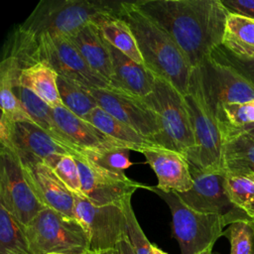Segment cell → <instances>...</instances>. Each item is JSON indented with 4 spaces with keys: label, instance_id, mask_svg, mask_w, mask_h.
I'll list each match as a JSON object with an SVG mask.
<instances>
[{
    "label": "cell",
    "instance_id": "6da1fadb",
    "mask_svg": "<svg viewBox=\"0 0 254 254\" xmlns=\"http://www.w3.org/2000/svg\"><path fill=\"white\" fill-rule=\"evenodd\" d=\"M134 3L171 35L192 68L222 44L229 13L221 0H138Z\"/></svg>",
    "mask_w": 254,
    "mask_h": 254
},
{
    "label": "cell",
    "instance_id": "7a4b0ae2",
    "mask_svg": "<svg viewBox=\"0 0 254 254\" xmlns=\"http://www.w3.org/2000/svg\"><path fill=\"white\" fill-rule=\"evenodd\" d=\"M125 1L42 0L13 33L10 46L32 43L44 36H70L107 17H121Z\"/></svg>",
    "mask_w": 254,
    "mask_h": 254
},
{
    "label": "cell",
    "instance_id": "3957f363",
    "mask_svg": "<svg viewBox=\"0 0 254 254\" xmlns=\"http://www.w3.org/2000/svg\"><path fill=\"white\" fill-rule=\"evenodd\" d=\"M121 18L135 36L144 65L185 96L190 89L193 68L171 35L140 10L134 1H125Z\"/></svg>",
    "mask_w": 254,
    "mask_h": 254
},
{
    "label": "cell",
    "instance_id": "277c9868",
    "mask_svg": "<svg viewBox=\"0 0 254 254\" xmlns=\"http://www.w3.org/2000/svg\"><path fill=\"white\" fill-rule=\"evenodd\" d=\"M4 57L15 58L21 68L44 61L59 75L88 88H111L107 79L90 68L66 36H44L29 44L10 46L8 54Z\"/></svg>",
    "mask_w": 254,
    "mask_h": 254
},
{
    "label": "cell",
    "instance_id": "5b68a950",
    "mask_svg": "<svg viewBox=\"0 0 254 254\" xmlns=\"http://www.w3.org/2000/svg\"><path fill=\"white\" fill-rule=\"evenodd\" d=\"M185 102L190 116L194 145L187 155L190 166L201 171L222 169L223 141L213 110L206 101L193 68Z\"/></svg>",
    "mask_w": 254,
    "mask_h": 254
},
{
    "label": "cell",
    "instance_id": "8992f818",
    "mask_svg": "<svg viewBox=\"0 0 254 254\" xmlns=\"http://www.w3.org/2000/svg\"><path fill=\"white\" fill-rule=\"evenodd\" d=\"M145 100L157 119L159 134L155 144L177 151L187 158L194 141L185 96L170 82L157 76L154 89Z\"/></svg>",
    "mask_w": 254,
    "mask_h": 254
},
{
    "label": "cell",
    "instance_id": "52a82bcc",
    "mask_svg": "<svg viewBox=\"0 0 254 254\" xmlns=\"http://www.w3.org/2000/svg\"><path fill=\"white\" fill-rule=\"evenodd\" d=\"M145 189L158 194L170 207L172 213V228L178 240L181 254H199L214 245L223 235L227 220L212 213H202L189 207L174 191H163L156 187Z\"/></svg>",
    "mask_w": 254,
    "mask_h": 254
},
{
    "label": "cell",
    "instance_id": "ba28073f",
    "mask_svg": "<svg viewBox=\"0 0 254 254\" xmlns=\"http://www.w3.org/2000/svg\"><path fill=\"white\" fill-rule=\"evenodd\" d=\"M33 254H84L89 251V239L81 223L46 207L25 225Z\"/></svg>",
    "mask_w": 254,
    "mask_h": 254
},
{
    "label": "cell",
    "instance_id": "9c48e42d",
    "mask_svg": "<svg viewBox=\"0 0 254 254\" xmlns=\"http://www.w3.org/2000/svg\"><path fill=\"white\" fill-rule=\"evenodd\" d=\"M0 142L1 147L13 152L22 164L42 162L53 169L64 155L77 154L34 122H15L3 114L0 118Z\"/></svg>",
    "mask_w": 254,
    "mask_h": 254
},
{
    "label": "cell",
    "instance_id": "30bf717a",
    "mask_svg": "<svg viewBox=\"0 0 254 254\" xmlns=\"http://www.w3.org/2000/svg\"><path fill=\"white\" fill-rule=\"evenodd\" d=\"M75 218L89 239V251L101 253L128 237L127 222L121 202L98 206L83 194H73Z\"/></svg>",
    "mask_w": 254,
    "mask_h": 254
},
{
    "label": "cell",
    "instance_id": "8fae6325",
    "mask_svg": "<svg viewBox=\"0 0 254 254\" xmlns=\"http://www.w3.org/2000/svg\"><path fill=\"white\" fill-rule=\"evenodd\" d=\"M0 205L24 226L46 208L35 194L19 159L4 147L0 150Z\"/></svg>",
    "mask_w": 254,
    "mask_h": 254
},
{
    "label": "cell",
    "instance_id": "7c38bea8",
    "mask_svg": "<svg viewBox=\"0 0 254 254\" xmlns=\"http://www.w3.org/2000/svg\"><path fill=\"white\" fill-rule=\"evenodd\" d=\"M190 173L192 187L185 192L178 193L189 207L202 213L219 214L227 220L228 225L240 219L251 218L229 199L225 190L223 170L201 171L190 166Z\"/></svg>",
    "mask_w": 254,
    "mask_h": 254
},
{
    "label": "cell",
    "instance_id": "4fadbf2b",
    "mask_svg": "<svg viewBox=\"0 0 254 254\" xmlns=\"http://www.w3.org/2000/svg\"><path fill=\"white\" fill-rule=\"evenodd\" d=\"M194 69L204 97L213 112L220 104L254 99V86L232 67L217 61L211 55Z\"/></svg>",
    "mask_w": 254,
    "mask_h": 254
},
{
    "label": "cell",
    "instance_id": "5bb4252c",
    "mask_svg": "<svg viewBox=\"0 0 254 254\" xmlns=\"http://www.w3.org/2000/svg\"><path fill=\"white\" fill-rule=\"evenodd\" d=\"M99 107L155 144L159 134L156 115L145 98L113 88H89Z\"/></svg>",
    "mask_w": 254,
    "mask_h": 254
},
{
    "label": "cell",
    "instance_id": "9a60e30c",
    "mask_svg": "<svg viewBox=\"0 0 254 254\" xmlns=\"http://www.w3.org/2000/svg\"><path fill=\"white\" fill-rule=\"evenodd\" d=\"M73 156L79 171L82 194L94 205L120 203L124 198L132 196L137 189L146 187L129 179L126 175H117L102 170L80 154Z\"/></svg>",
    "mask_w": 254,
    "mask_h": 254
},
{
    "label": "cell",
    "instance_id": "2e32d148",
    "mask_svg": "<svg viewBox=\"0 0 254 254\" xmlns=\"http://www.w3.org/2000/svg\"><path fill=\"white\" fill-rule=\"evenodd\" d=\"M138 152L144 155L155 172L157 189L181 193L192 187L190 165L185 155L156 144L144 146Z\"/></svg>",
    "mask_w": 254,
    "mask_h": 254
},
{
    "label": "cell",
    "instance_id": "e0dca14e",
    "mask_svg": "<svg viewBox=\"0 0 254 254\" xmlns=\"http://www.w3.org/2000/svg\"><path fill=\"white\" fill-rule=\"evenodd\" d=\"M22 167L35 194L45 207L75 218L74 196L52 167L42 162L22 164Z\"/></svg>",
    "mask_w": 254,
    "mask_h": 254
},
{
    "label": "cell",
    "instance_id": "ac0fdd59",
    "mask_svg": "<svg viewBox=\"0 0 254 254\" xmlns=\"http://www.w3.org/2000/svg\"><path fill=\"white\" fill-rule=\"evenodd\" d=\"M53 112L60 131L70 147L78 154L114 147H126L102 133L87 120L73 114L64 106L53 108Z\"/></svg>",
    "mask_w": 254,
    "mask_h": 254
},
{
    "label": "cell",
    "instance_id": "d6986e66",
    "mask_svg": "<svg viewBox=\"0 0 254 254\" xmlns=\"http://www.w3.org/2000/svg\"><path fill=\"white\" fill-rule=\"evenodd\" d=\"M108 48L112 63L111 88L143 98L148 96L154 89L157 76L109 44Z\"/></svg>",
    "mask_w": 254,
    "mask_h": 254
},
{
    "label": "cell",
    "instance_id": "ffe728a7",
    "mask_svg": "<svg viewBox=\"0 0 254 254\" xmlns=\"http://www.w3.org/2000/svg\"><path fill=\"white\" fill-rule=\"evenodd\" d=\"M76 47L85 63L110 83L112 63L108 44L95 23L88 24L70 36H66Z\"/></svg>",
    "mask_w": 254,
    "mask_h": 254
},
{
    "label": "cell",
    "instance_id": "44dd1931",
    "mask_svg": "<svg viewBox=\"0 0 254 254\" xmlns=\"http://www.w3.org/2000/svg\"><path fill=\"white\" fill-rule=\"evenodd\" d=\"M58 77V72L48 63L41 61L21 68L19 84L32 91L52 108H56L63 106Z\"/></svg>",
    "mask_w": 254,
    "mask_h": 254
},
{
    "label": "cell",
    "instance_id": "7402d4cb",
    "mask_svg": "<svg viewBox=\"0 0 254 254\" xmlns=\"http://www.w3.org/2000/svg\"><path fill=\"white\" fill-rule=\"evenodd\" d=\"M222 169L254 181V138L237 134L223 139Z\"/></svg>",
    "mask_w": 254,
    "mask_h": 254
},
{
    "label": "cell",
    "instance_id": "603a6c76",
    "mask_svg": "<svg viewBox=\"0 0 254 254\" xmlns=\"http://www.w3.org/2000/svg\"><path fill=\"white\" fill-rule=\"evenodd\" d=\"M21 67L13 57H4L0 64V97L3 115L15 122L32 121L15 93Z\"/></svg>",
    "mask_w": 254,
    "mask_h": 254
},
{
    "label": "cell",
    "instance_id": "cb8c5ba5",
    "mask_svg": "<svg viewBox=\"0 0 254 254\" xmlns=\"http://www.w3.org/2000/svg\"><path fill=\"white\" fill-rule=\"evenodd\" d=\"M83 119L87 120L105 135L120 142L132 151L138 152L142 147L153 144L132 127L112 116L99 106L93 109Z\"/></svg>",
    "mask_w": 254,
    "mask_h": 254
},
{
    "label": "cell",
    "instance_id": "d4e9b609",
    "mask_svg": "<svg viewBox=\"0 0 254 254\" xmlns=\"http://www.w3.org/2000/svg\"><path fill=\"white\" fill-rule=\"evenodd\" d=\"M105 41L134 62L144 64L135 36L121 17H107L95 23Z\"/></svg>",
    "mask_w": 254,
    "mask_h": 254
},
{
    "label": "cell",
    "instance_id": "484cf974",
    "mask_svg": "<svg viewBox=\"0 0 254 254\" xmlns=\"http://www.w3.org/2000/svg\"><path fill=\"white\" fill-rule=\"evenodd\" d=\"M14 90H15L16 95L20 99L23 107L25 108L27 114L31 118L32 122H34L39 127H41L43 130H45L46 132L51 134L62 144H64L67 148L74 151L70 147V145L66 142L64 135L60 131V129L56 123L55 117H54L53 108L51 106H49L41 98H39L37 95H35L32 91L21 86L19 84V82L14 85Z\"/></svg>",
    "mask_w": 254,
    "mask_h": 254
},
{
    "label": "cell",
    "instance_id": "4316f807",
    "mask_svg": "<svg viewBox=\"0 0 254 254\" xmlns=\"http://www.w3.org/2000/svg\"><path fill=\"white\" fill-rule=\"evenodd\" d=\"M237 56H254V19L229 14L221 44Z\"/></svg>",
    "mask_w": 254,
    "mask_h": 254
},
{
    "label": "cell",
    "instance_id": "83f0119b",
    "mask_svg": "<svg viewBox=\"0 0 254 254\" xmlns=\"http://www.w3.org/2000/svg\"><path fill=\"white\" fill-rule=\"evenodd\" d=\"M58 88L63 106L81 118H85L98 106L89 88L74 80L59 75Z\"/></svg>",
    "mask_w": 254,
    "mask_h": 254
},
{
    "label": "cell",
    "instance_id": "f1b7e54d",
    "mask_svg": "<svg viewBox=\"0 0 254 254\" xmlns=\"http://www.w3.org/2000/svg\"><path fill=\"white\" fill-rule=\"evenodd\" d=\"M0 254H33L26 236L25 226L1 205Z\"/></svg>",
    "mask_w": 254,
    "mask_h": 254
},
{
    "label": "cell",
    "instance_id": "f546056e",
    "mask_svg": "<svg viewBox=\"0 0 254 254\" xmlns=\"http://www.w3.org/2000/svg\"><path fill=\"white\" fill-rule=\"evenodd\" d=\"M131 151L127 147H114L104 150L87 151L80 155L102 170L117 175H125V171L132 165L129 158Z\"/></svg>",
    "mask_w": 254,
    "mask_h": 254
},
{
    "label": "cell",
    "instance_id": "4dcf8cb0",
    "mask_svg": "<svg viewBox=\"0 0 254 254\" xmlns=\"http://www.w3.org/2000/svg\"><path fill=\"white\" fill-rule=\"evenodd\" d=\"M220 132L254 123V99L218 105L214 110Z\"/></svg>",
    "mask_w": 254,
    "mask_h": 254
},
{
    "label": "cell",
    "instance_id": "1f68e13d",
    "mask_svg": "<svg viewBox=\"0 0 254 254\" xmlns=\"http://www.w3.org/2000/svg\"><path fill=\"white\" fill-rule=\"evenodd\" d=\"M224 186L231 202L251 217L254 212V181L225 173Z\"/></svg>",
    "mask_w": 254,
    "mask_h": 254
},
{
    "label": "cell",
    "instance_id": "d6a6232c",
    "mask_svg": "<svg viewBox=\"0 0 254 254\" xmlns=\"http://www.w3.org/2000/svg\"><path fill=\"white\" fill-rule=\"evenodd\" d=\"M230 242V254H254V222L240 219L228 225L223 232Z\"/></svg>",
    "mask_w": 254,
    "mask_h": 254
},
{
    "label": "cell",
    "instance_id": "836d02e7",
    "mask_svg": "<svg viewBox=\"0 0 254 254\" xmlns=\"http://www.w3.org/2000/svg\"><path fill=\"white\" fill-rule=\"evenodd\" d=\"M121 204L126 217L128 237L136 254H152V244L149 242L138 223L131 205V196L124 198L121 201Z\"/></svg>",
    "mask_w": 254,
    "mask_h": 254
},
{
    "label": "cell",
    "instance_id": "e575fe53",
    "mask_svg": "<svg viewBox=\"0 0 254 254\" xmlns=\"http://www.w3.org/2000/svg\"><path fill=\"white\" fill-rule=\"evenodd\" d=\"M210 55L217 61L232 67L246 81L254 86V56H237L228 51L222 45L217 47Z\"/></svg>",
    "mask_w": 254,
    "mask_h": 254
},
{
    "label": "cell",
    "instance_id": "d590c367",
    "mask_svg": "<svg viewBox=\"0 0 254 254\" xmlns=\"http://www.w3.org/2000/svg\"><path fill=\"white\" fill-rule=\"evenodd\" d=\"M54 171L72 194H82L79 171L72 154L62 157Z\"/></svg>",
    "mask_w": 254,
    "mask_h": 254
},
{
    "label": "cell",
    "instance_id": "8d00e7d4",
    "mask_svg": "<svg viewBox=\"0 0 254 254\" xmlns=\"http://www.w3.org/2000/svg\"><path fill=\"white\" fill-rule=\"evenodd\" d=\"M229 14L254 19V0H221Z\"/></svg>",
    "mask_w": 254,
    "mask_h": 254
},
{
    "label": "cell",
    "instance_id": "74e56055",
    "mask_svg": "<svg viewBox=\"0 0 254 254\" xmlns=\"http://www.w3.org/2000/svg\"><path fill=\"white\" fill-rule=\"evenodd\" d=\"M97 254H136V252L129 240V237H126L119 241L113 248Z\"/></svg>",
    "mask_w": 254,
    "mask_h": 254
},
{
    "label": "cell",
    "instance_id": "f35d334b",
    "mask_svg": "<svg viewBox=\"0 0 254 254\" xmlns=\"http://www.w3.org/2000/svg\"><path fill=\"white\" fill-rule=\"evenodd\" d=\"M221 133V137H222V141L224 138L233 136V135H237V134H246L252 138H254V123H250L247 125H244L242 127L239 128H232V129H227V130H223L220 132Z\"/></svg>",
    "mask_w": 254,
    "mask_h": 254
},
{
    "label": "cell",
    "instance_id": "ab89813d",
    "mask_svg": "<svg viewBox=\"0 0 254 254\" xmlns=\"http://www.w3.org/2000/svg\"><path fill=\"white\" fill-rule=\"evenodd\" d=\"M152 254H168V253H166L165 251L160 249L158 246L152 244Z\"/></svg>",
    "mask_w": 254,
    "mask_h": 254
},
{
    "label": "cell",
    "instance_id": "60d3db41",
    "mask_svg": "<svg viewBox=\"0 0 254 254\" xmlns=\"http://www.w3.org/2000/svg\"><path fill=\"white\" fill-rule=\"evenodd\" d=\"M211 250H212V247L207 248L206 250H204L203 252H201V253H199V254H211Z\"/></svg>",
    "mask_w": 254,
    "mask_h": 254
},
{
    "label": "cell",
    "instance_id": "b9f144b4",
    "mask_svg": "<svg viewBox=\"0 0 254 254\" xmlns=\"http://www.w3.org/2000/svg\"><path fill=\"white\" fill-rule=\"evenodd\" d=\"M84 254H97V253H94V252H91V251H87V252L84 253Z\"/></svg>",
    "mask_w": 254,
    "mask_h": 254
},
{
    "label": "cell",
    "instance_id": "7bdbcfd3",
    "mask_svg": "<svg viewBox=\"0 0 254 254\" xmlns=\"http://www.w3.org/2000/svg\"><path fill=\"white\" fill-rule=\"evenodd\" d=\"M49 254H64V253H56V252H54V253H49Z\"/></svg>",
    "mask_w": 254,
    "mask_h": 254
},
{
    "label": "cell",
    "instance_id": "ee69618b",
    "mask_svg": "<svg viewBox=\"0 0 254 254\" xmlns=\"http://www.w3.org/2000/svg\"><path fill=\"white\" fill-rule=\"evenodd\" d=\"M251 218H252V220H253V222H254V216H252Z\"/></svg>",
    "mask_w": 254,
    "mask_h": 254
},
{
    "label": "cell",
    "instance_id": "f6af8a7d",
    "mask_svg": "<svg viewBox=\"0 0 254 254\" xmlns=\"http://www.w3.org/2000/svg\"><path fill=\"white\" fill-rule=\"evenodd\" d=\"M252 216H254V212H253V214H252ZM252 216H251V217H252Z\"/></svg>",
    "mask_w": 254,
    "mask_h": 254
}]
</instances>
